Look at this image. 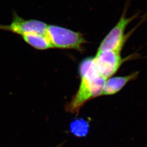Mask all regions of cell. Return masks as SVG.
<instances>
[{"label":"cell","instance_id":"1","mask_svg":"<svg viewBox=\"0 0 147 147\" xmlns=\"http://www.w3.org/2000/svg\"><path fill=\"white\" fill-rule=\"evenodd\" d=\"M80 82L79 88L65 107L72 114H78L82 107L89 101L101 96L106 79L98 72L93 57L84 58L79 64Z\"/></svg>","mask_w":147,"mask_h":147},{"label":"cell","instance_id":"2","mask_svg":"<svg viewBox=\"0 0 147 147\" xmlns=\"http://www.w3.org/2000/svg\"><path fill=\"white\" fill-rule=\"evenodd\" d=\"M46 34L53 48L83 52L87 40L82 33L64 27L47 25Z\"/></svg>","mask_w":147,"mask_h":147},{"label":"cell","instance_id":"3","mask_svg":"<svg viewBox=\"0 0 147 147\" xmlns=\"http://www.w3.org/2000/svg\"><path fill=\"white\" fill-rule=\"evenodd\" d=\"M128 5L125 6L118 22L100 42L97 51L112 50L121 53L127 39L132 34V31L129 34L125 33L128 25L140 16L136 13L130 17H127Z\"/></svg>","mask_w":147,"mask_h":147},{"label":"cell","instance_id":"4","mask_svg":"<svg viewBox=\"0 0 147 147\" xmlns=\"http://www.w3.org/2000/svg\"><path fill=\"white\" fill-rule=\"evenodd\" d=\"M140 56L137 53H135L123 58L120 52L112 50L97 51L93 61L98 72L107 80L113 76L123 63L129 60L135 59Z\"/></svg>","mask_w":147,"mask_h":147},{"label":"cell","instance_id":"5","mask_svg":"<svg viewBox=\"0 0 147 147\" xmlns=\"http://www.w3.org/2000/svg\"><path fill=\"white\" fill-rule=\"evenodd\" d=\"M47 27L44 22L36 19H24L14 13L11 24L0 25V29L22 36L30 33L45 34Z\"/></svg>","mask_w":147,"mask_h":147},{"label":"cell","instance_id":"6","mask_svg":"<svg viewBox=\"0 0 147 147\" xmlns=\"http://www.w3.org/2000/svg\"><path fill=\"white\" fill-rule=\"evenodd\" d=\"M140 72L137 71L124 76H112L107 79L101 95H113L119 93L130 82L138 78Z\"/></svg>","mask_w":147,"mask_h":147},{"label":"cell","instance_id":"7","mask_svg":"<svg viewBox=\"0 0 147 147\" xmlns=\"http://www.w3.org/2000/svg\"><path fill=\"white\" fill-rule=\"evenodd\" d=\"M21 37L27 44L37 50H44L53 48L46 33H30Z\"/></svg>","mask_w":147,"mask_h":147},{"label":"cell","instance_id":"8","mask_svg":"<svg viewBox=\"0 0 147 147\" xmlns=\"http://www.w3.org/2000/svg\"><path fill=\"white\" fill-rule=\"evenodd\" d=\"M89 125L87 121L82 119H78L70 124V131L77 137H84L88 134Z\"/></svg>","mask_w":147,"mask_h":147}]
</instances>
